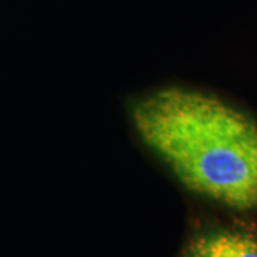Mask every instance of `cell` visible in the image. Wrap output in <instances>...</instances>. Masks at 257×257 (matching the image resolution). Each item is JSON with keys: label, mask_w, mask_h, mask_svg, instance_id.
Masks as SVG:
<instances>
[{"label": "cell", "mask_w": 257, "mask_h": 257, "mask_svg": "<svg viewBox=\"0 0 257 257\" xmlns=\"http://www.w3.org/2000/svg\"><path fill=\"white\" fill-rule=\"evenodd\" d=\"M142 140L190 190L233 209H257V123L216 96L165 87L139 100Z\"/></svg>", "instance_id": "obj_1"}, {"label": "cell", "mask_w": 257, "mask_h": 257, "mask_svg": "<svg viewBox=\"0 0 257 257\" xmlns=\"http://www.w3.org/2000/svg\"><path fill=\"white\" fill-rule=\"evenodd\" d=\"M189 257H257V241L240 231H211L193 241Z\"/></svg>", "instance_id": "obj_2"}]
</instances>
